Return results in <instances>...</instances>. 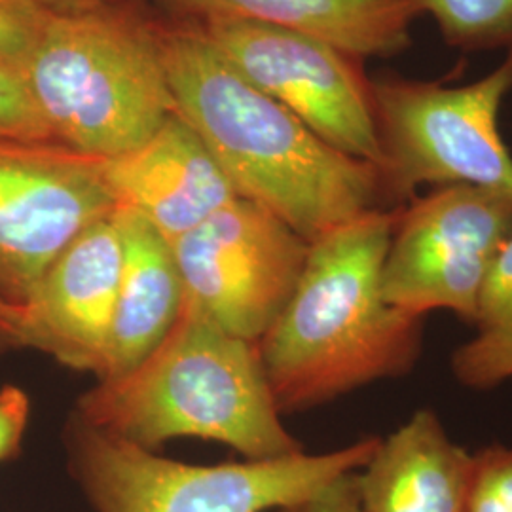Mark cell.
Here are the masks:
<instances>
[{
	"label": "cell",
	"instance_id": "obj_1",
	"mask_svg": "<svg viewBox=\"0 0 512 512\" xmlns=\"http://www.w3.org/2000/svg\"><path fill=\"white\" fill-rule=\"evenodd\" d=\"M156 35L177 114L239 198L308 243L366 213L403 207L382 167L330 147L239 73L200 25Z\"/></svg>",
	"mask_w": 512,
	"mask_h": 512
},
{
	"label": "cell",
	"instance_id": "obj_2",
	"mask_svg": "<svg viewBox=\"0 0 512 512\" xmlns=\"http://www.w3.org/2000/svg\"><path fill=\"white\" fill-rule=\"evenodd\" d=\"M399 209L366 213L311 241L294 293L258 342L281 414L399 378L420 361L425 317L382 294Z\"/></svg>",
	"mask_w": 512,
	"mask_h": 512
},
{
	"label": "cell",
	"instance_id": "obj_3",
	"mask_svg": "<svg viewBox=\"0 0 512 512\" xmlns=\"http://www.w3.org/2000/svg\"><path fill=\"white\" fill-rule=\"evenodd\" d=\"M281 416L258 344L220 329L184 300L162 344L126 374L99 380L78 399L73 418L147 450L192 437L255 461L304 450Z\"/></svg>",
	"mask_w": 512,
	"mask_h": 512
},
{
	"label": "cell",
	"instance_id": "obj_4",
	"mask_svg": "<svg viewBox=\"0 0 512 512\" xmlns=\"http://www.w3.org/2000/svg\"><path fill=\"white\" fill-rule=\"evenodd\" d=\"M55 143L110 160L177 112L156 31L105 4L46 12L23 61Z\"/></svg>",
	"mask_w": 512,
	"mask_h": 512
},
{
	"label": "cell",
	"instance_id": "obj_5",
	"mask_svg": "<svg viewBox=\"0 0 512 512\" xmlns=\"http://www.w3.org/2000/svg\"><path fill=\"white\" fill-rule=\"evenodd\" d=\"M69 469L93 512H268L321 492L372 458L378 437L327 454L192 465L73 418Z\"/></svg>",
	"mask_w": 512,
	"mask_h": 512
},
{
	"label": "cell",
	"instance_id": "obj_6",
	"mask_svg": "<svg viewBox=\"0 0 512 512\" xmlns=\"http://www.w3.org/2000/svg\"><path fill=\"white\" fill-rule=\"evenodd\" d=\"M509 90L512 44L505 61L473 84L372 82L382 171L397 202H412L421 184H469L512 198V154L499 133Z\"/></svg>",
	"mask_w": 512,
	"mask_h": 512
},
{
	"label": "cell",
	"instance_id": "obj_7",
	"mask_svg": "<svg viewBox=\"0 0 512 512\" xmlns=\"http://www.w3.org/2000/svg\"><path fill=\"white\" fill-rule=\"evenodd\" d=\"M512 232V198L448 184L399 209L382 268L385 300L412 315L456 313L473 325L495 256Z\"/></svg>",
	"mask_w": 512,
	"mask_h": 512
},
{
	"label": "cell",
	"instance_id": "obj_8",
	"mask_svg": "<svg viewBox=\"0 0 512 512\" xmlns=\"http://www.w3.org/2000/svg\"><path fill=\"white\" fill-rule=\"evenodd\" d=\"M169 243L184 300L255 344L287 306L310 249L283 220L239 196Z\"/></svg>",
	"mask_w": 512,
	"mask_h": 512
},
{
	"label": "cell",
	"instance_id": "obj_9",
	"mask_svg": "<svg viewBox=\"0 0 512 512\" xmlns=\"http://www.w3.org/2000/svg\"><path fill=\"white\" fill-rule=\"evenodd\" d=\"M203 33L253 86L330 147L382 167L372 82L338 48L251 19L202 21Z\"/></svg>",
	"mask_w": 512,
	"mask_h": 512
},
{
	"label": "cell",
	"instance_id": "obj_10",
	"mask_svg": "<svg viewBox=\"0 0 512 512\" xmlns=\"http://www.w3.org/2000/svg\"><path fill=\"white\" fill-rule=\"evenodd\" d=\"M114 209L103 160L0 137V298L23 306L69 243Z\"/></svg>",
	"mask_w": 512,
	"mask_h": 512
},
{
	"label": "cell",
	"instance_id": "obj_11",
	"mask_svg": "<svg viewBox=\"0 0 512 512\" xmlns=\"http://www.w3.org/2000/svg\"><path fill=\"white\" fill-rule=\"evenodd\" d=\"M120 264L122 243L110 213L69 243L19 306L21 349H37L101 380L109 363Z\"/></svg>",
	"mask_w": 512,
	"mask_h": 512
},
{
	"label": "cell",
	"instance_id": "obj_12",
	"mask_svg": "<svg viewBox=\"0 0 512 512\" xmlns=\"http://www.w3.org/2000/svg\"><path fill=\"white\" fill-rule=\"evenodd\" d=\"M103 179L116 207L137 213L167 241L181 238L238 196L177 112L141 147L103 160Z\"/></svg>",
	"mask_w": 512,
	"mask_h": 512
},
{
	"label": "cell",
	"instance_id": "obj_13",
	"mask_svg": "<svg viewBox=\"0 0 512 512\" xmlns=\"http://www.w3.org/2000/svg\"><path fill=\"white\" fill-rule=\"evenodd\" d=\"M471 471L473 454L423 408L380 439L355 478L365 512H465Z\"/></svg>",
	"mask_w": 512,
	"mask_h": 512
},
{
	"label": "cell",
	"instance_id": "obj_14",
	"mask_svg": "<svg viewBox=\"0 0 512 512\" xmlns=\"http://www.w3.org/2000/svg\"><path fill=\"white\" fill-rule=\"evenodd\" d=\"M112 219L120 234L122 264L110 327L109 363L101 380L126 374L158 348L184 302L183 279L171 243L126 207H116Z\"/></svg>",
	"mask_w": 512,
	"mask_h": 512
},
{
	"label": "cell",
	"instance_id": "obj_15",
	"mask_svg": "<svg viewBox=\"0 0 512 512\" xmlns=\"http://www.w3.org/2000/svg\"><path fill=\"white\" fill-rule=\"evenodd\" d=\"M188 16L251 19L317 38L355 59L410 44L421 0H164Z\"/></svg>",
	"mask_w": 512,
	"mask_h": 512
},
{
	"label": "cell",
	"instance_id": "obj_16",
	"mask_svg": "<svg viewBox=\"0 0 512 512\" xmlns=\"http://www.w3.org/2000/svg\"><path fill=\"white\" fill-rule=\"evenodd\" d=\"M475 336L459 346L450 368L469 389H492L512 378V232L495 256L476 304Z\"/></svg>",
	"mask_w": 512,
	"mask_h": 512
},
{
	"label": "cell",
	"instance_id": "obj_17",
	"mask_svg": "<svg viewBox=\"0 0 512 512\" xmlns=\"http://www.w3.org/2000/svg\"><path fill=\"white\" fill-rule=\"evenodd\" d=\"M442 35L465 50L512 44V0H421Z\"/></svg>",
	"mask_w": 512,
	"mask_h": 512
},
{
	"label": "cell",
	"instance_id": "obj_18",
	"mask_svg": "<svg viewBox=\"0 0 512 512\" xmlns=\"http://www.w3.org/2000/svg\"><path fill=\"white\" fill-rule=\"evenodd\" d=\"M0 137L55 143L29 90L23 67L6 57H0Z\"/></svg>",
	"mask_w": 512,
	"mask_h": 512
},
{
	"label": "cell",
	"instance_id": "obj_19",
	"mask_svg": "<svg viewBox=\"0 0 512 512\" xmlns=\"http://www.w3.org/2000/svg\"><path fill=\"white\" fill-rule=\"evenodd\" d=\"M465 512H512V446L492 444L473 454Z\"/></svg>",
	"mask_w": 512,
	"mask_h": 512
},
{
	"label": "cell",
	"instance_id": "obj_20",
	"mask_svg": "<svg viewBox=\"0 0 512 512\" xmlns=\"http://www.w3.org/2000/svg\"><path fill=\"white\" fill-rule=\"evenodd\" d=\"M44 14L25 0H0V57L23 67Z\"/></svg>",
	"mask_w": 512,
	"mask_h": 512
},
{
	"label": "cell",
	"instance_id": "obj_21",
	"mask_svg": "<svg viewBox=\"0 0 512 512\" xmlns=\"http://www.w3.org/2000/svg\"><path fill=\"white\" fill-rule=\"evenodd\" d=\"M31 416L29 395L18 385L0 387V463L21 452Z\"/></svg>",
	"mask_w": 512,
	"mask_h": 512
},
{
	"label": "cell",
	"instance_id": "obj_22",
	"mask_svg": "<svg viewBox=\"0 0 512 512\" xmlns=\"http://www.w3.org/2000/svg\"><path fill=\"white\" fill-rule=\"evenodd\" d=\"M357 471L340 476L321 492L274 512H365L357 492Z\"/></svg>",
	"mask_w": 512,
	"mask_h": 512
},
{
	"label": "cell",
	"instance_id": "obj_23",
	"mask_svg": "<svg viewBox=\"0 0 512 512\" xmlns=\"http://www.w3.org/2000/svg\"><path fill=\"white\" fill-rule=\"evenodd\" d=\"M21 349L19 344V308L0 298V353Z\"/></svg>",
	"mask_w": 512,
	"mask_h": 512
},
{
	"label": "cell",
	"instance_id": "obj_24",
	"mask_svg": "<svg viewBox=\"0 0 512 512\" xmlns=\"http://www.w3.org/2000/svg\"><path fill=\"white\" fill-rule=\"evenodd\" d=\"M33 6L40 8L42 12H73L103 4V0H25Z\"/></svg>",
	"mask_w": 512,
	"mask_h": 512
}]
</instances>
